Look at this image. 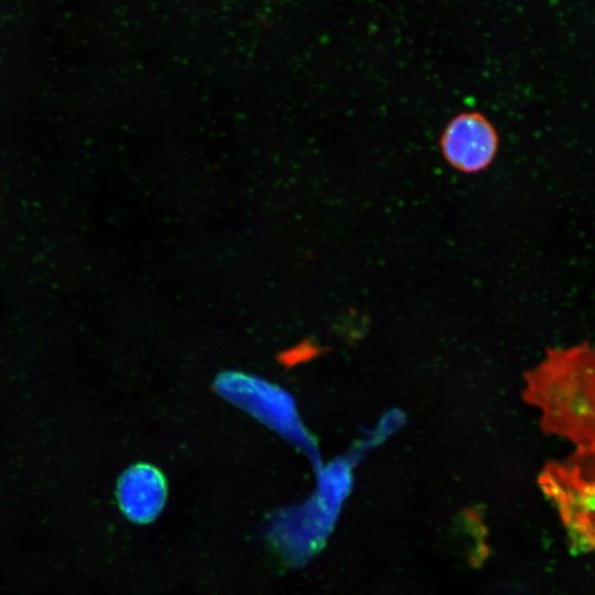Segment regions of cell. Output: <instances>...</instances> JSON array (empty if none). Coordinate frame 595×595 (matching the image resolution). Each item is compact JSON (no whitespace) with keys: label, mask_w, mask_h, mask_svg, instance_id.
Here are the masks:
<instances>
[{"label":"cell","mask_w":595,"mask_h":595,"mask_svg":"<svg viewBox=\"0 0 595 595\" xmlns=\"http://www.w3.org/2000/svg\"><path fill=\"white\" fill-rule=\"evenodd\" d=\"M526 383L524 399L541 410V429L570 442L573 454L595 456V345L548 349Z\"/></svg>","instance_id":"6da1fadb"},{"label":"cell","mask_w":595,"mask_h":595,"mask_svg":"<svg viewBox=\"0 0 595 595\" xmlns=\"http://www.w3.org/2000/svg\"><path fill=\"white\" fill-rule=\"evenodd\" d=\"M540 485L556 506L573 538L595 547V456L572 454L547 464Z\"/></svg>","instance_id":"7a4b0ae2"},{"label":"cell","mask_w":595,"mask_h":595,"mask_svg":"<svg viewBox=\"0 0 595 595\" xmlns=\"http://www.w3.org/2000/svg\"><path fill=\"white\" fill-rule=\"evenodd\" d=\"M217 391L300 448L315 451L289 392L261 378L240 372L218 377Z\"/></svg>","instance_id":"3957f363"},{"label":"cell","mask_w":595,"mask_h":595,"mask_svg":"<svg viewBox=\"0 0 595 595\" xmlns=\"http://www.w3.org/2000/svg\"><path fill=\"white\" fill-rule=\"evenodd\" d=\"M498 144L495 127L478 111H465L452 118L440 139L446 162L463 173L484 171L494 161Z\"/></svg>","instance_id":"277c9868"},{"label":"cell","mask_w":595,"mask_h":595,"mask_svg":"<svg viewBox=\"0 0 595 595\" xmlns=\"http://www.w3.org/2000/svg\"><path fill=\"white\" fill-rule=\"evenodd\" d=\"M167 487L162 473L149 464H136L120 476L117 499L123 515L132 522L149 523L162 511Z\"/></svg>","instance_id":"5b68a950"}]
</instances>
